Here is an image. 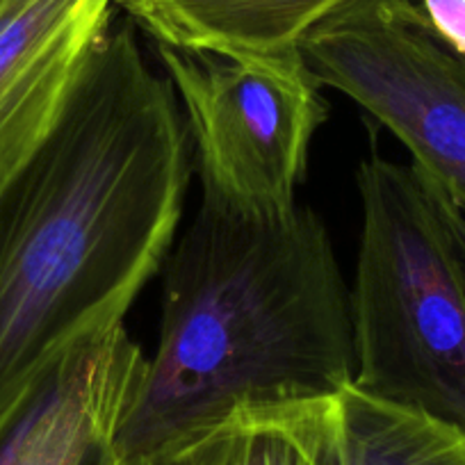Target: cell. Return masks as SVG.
Listing matches in <instances>:
<instances>
[{"instance_id": "8992f818", "label": "cell", "mask_w": 465, "mask_h": 465, "mask_svg": "<svg viewBox=\"0 0 465 465\" xmlns=\"http://www.w3.org/2000/svg\"><path fill=\"white\" fill-rule=\"evenodd\" d=\"M119 0H0V194L60 126Z\"/></svg>"}, {"instance_id": "5b68a950", "label": "cell", "mask_w": 465, "mask_h": 465, "mask_svg": "<svg viewBox=\"0 0 465 465\" xmlns=\"http://www.w3.org/2000/svg\"><path fill=\"white\" fill-rule=\"evenodd\" d=\"M302 53L322 84L395 135L465 214V60L433 33L418 0H344Z\"/></svg>"}, {"instance_id": "7c38bea8", "label": "cell", "mask_w": 465, "mask_h": 465, "mask_svg": "<svg viewBox=\"0 0 465 465\" xmlns=\"http://www.w3.org/2000/svg\"><path fill=\"white\" fill-rule=\"evenodd\" d=\"M415 172H418V169H415ZM420 176H422V173H420ZM422 181H424V185H427L429 194H431V201H433V205H436L438 214H440L442 222H445V226H447V231H450L451 240H454L456 252H459L460 261H463V267H465V214L460 213L454 203H451L450 196H447L440 187L433 185V183L427 181L424 176H422Z\"/></svg>"}, {"instance_id": "8fae6325", "label": "cell", "mask_w": 465, "mask_h": 465, "mask_svg": "<svg viewBox=\"0 0 465 465\" xmlns=\"http://www.w3.org/2000/svg\"><path fill=\"white\" fill-rule=\"evenodd\" d=\"M433 33L460 60H465V0H418Z\"/></svg>"}, {"instance_id": "4fadbf2b", "label": "cell", "mask_w": 465, "mask_h": 465, "mask_svg": "<svg viewBox=\"0 0 465 465\" xmlns=\"http://www.w3.org/2000/svg\"><path fill=\"white\" fill-rule=\"evenodd\" d=\"M92 465H192V454L187 442L158 451V454L137 456V459H122V456L112 454L110 450H103Z\"/></svg>"}, {"instance_id": "30bf717a", "label": "cell", "mask_w": 465, "mask_h": 465, "mask_svg": "<svg viewBox=\"0 0 465 465\" xmlns=\"http://www.w3.org/2000/svg\"><path fill=\"white\" fill-rule=\"evenodd\" d=\"M340 465H465V429L359 391L335 395Z\"/></svg>"}, {"instance_id": "3957f363", "label": "cell", "mask_w": 465, "mask_h": 465, "mask_svg": "<svg viewBox=\"0 0 465 465\" xmlns=\"http://www.w3.org/2000/svg\"><path fill=\"white\" fill-rule=\"evenodd\" d=\"M354 386L465 429V267L413 164L359 169Z\"/></svg>"}, {"instance_id": "7a4b0ae2", "label": "cell", "mask_w": 465, "mask_h": 465, "mask_svg": "<svg viewBox=\"0 0 465 465\" xmlns=\"http://www.w3.org/2000/svg\"><path fill=\"white\" fill-rule=\"evenodd\" d=\"M349 285L308 205L247 219L201 201L163 267V315L107 450H172L242 404L333 397L354 381Z\"/></svg>"}, {"instance_id": "9c48e42d", "label": "cell", "mask_w": 465, "mask_h": 465, "mask_svg": "<svg viewBox=\"0 0 465 465\" xmlns=\"http://www.w3.org/2000/svg\"><path fill=\"white\" fill-rule=\"evenodd\" d=\"M185 442L192 465H340L335 395L242 404Z\"/></svg>"}, {"instance_id": "52a82bcc", "label": "cell", "mask_w": 465, "mask_h": 465, "mask_svg": "<svg viewBox=\"0 0 465 465\" xmlns=\"http://www.w3.org/2000/svg\"><path fill=\"white\" fill-rule=\"evenodd\" d=\"M144 361L124 324L66 351L0 413V465H92L114 440Z\"/></svg>"}, {"instance_id": "277c9868", "label": "cell", "mask_w": 465, "mask_h": 465, "mask_svg": "<svg viewBox=\"0 0 465 465\" xmlns=\"http://www.w3.org/2000/svg\"><path fill=\"white\" fill-rule=\"evenodd\" d=\"M155 53L181 98L203 203L247 219L292 213L329 116L303 53L228 57L160 44Z\"/></svg>"}, {"instance_id": "ba28073f", "label": "cell", "mask_w": 465, "mask_h": 465, "mask_svg": "<svg viewBox=\"0 0 465 465\" xmlns=\"http://www.w3.org/2000/svg\"><path fill=\"white\" fill-rule=\"evenodd\" d=\"M344 0H119L135 28L178 51L276 57L302 51L306 35Z\"/></svg>"}, {"instance_id": "6da1fadb", "label": "cell", "mask_w": 465, "mask_h": 465, "mask_svg": "<svg viewBox=\"0 0 465 465\" xmlns=\"http://www.w3.org/2000/svg\"><path fill=\"white\" fill-rule=\"evenodd\" d=\"M190 137L135 24L103 35L66 114L0 194V413L124 324L176 242Z\"/></svg>"}]
</instances>
